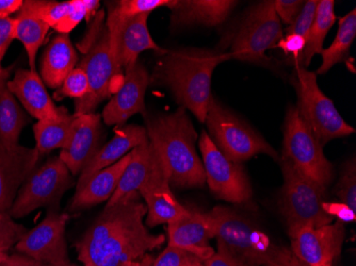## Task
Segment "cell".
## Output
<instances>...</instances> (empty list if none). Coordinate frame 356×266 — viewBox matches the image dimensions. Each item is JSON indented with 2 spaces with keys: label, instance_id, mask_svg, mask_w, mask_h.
<instances>
[{
  "label": "cell",
  "instance_id": "cell-50",
  "mask_svg": "<svg viewBox=\"0 0 356 266\" xmlns=\"http://www.w3.org/2000/svg\"><path fill=\"white\" fill-rule=\"evenodd\" d=\"M236 264H237V263H236ZM237 266H240L239 264H237Z\"/></svg>",
  "mask_w": 356,
  "mask_h": 266
},
{
  "label": "cell",
  "instance_id": "cell-31",
  "mask_svg": "<svg viewBox=\"0 0 356 266\" xmlns=\"http://www.w3.org/2000/svg\"><path fill=\"white\" fill-rule=\"evenodd\" d=\"M355 37L356 10L353 9L338 22L337 35L331 46L322 51V63L316 74H327L336 64L345 61L349 56Z\"/></svg>",
  "mask_w": 356,
  "mask_h": 266
},
{
  "label": "cell",
  "instance_id": "cell-14",
  "mask_svg": "<svg viewBox=\"0 0 356 266\" xmlns=\"http://www.w3.org/2000/svg\"><path fill=\"white\" fill-rule=\"evenodd\" d=\"M345 235V225L341 221L318 228L304 226L289 232L290 249L306 265L333 263L341 256Z\"/></svg>",
  "mask_w": 356,
  "mask_h": 266
},
{
  "label": "cell",
  "instance_id": "cell-27",
  "mask_svg": "<svg viewBox=\"0 0 356 266\" xmlns=\"http://www.w3.org/2000/svg\"><path fill=\"white\" fill-rule=\"evenodd\" d=\"M158 163V157L149 141L141 144L131 151V162L124 171L119 185L107 201V207L115 205L124 196L138 192L151 176Z\"/></svg>",
  "mask_w": 356,
  "mask_h": 266
},
{
  "label": "cell",
  "instance_id": "cell-3",
  "mask_svg": "<svg viewBox=\"0 0 356 266\" xmlns=\"http://www.w3.org/2000/svg\"><path fill=\"white\" fill-rule=\"evenodd\" d=\"M145 129L170 185L190 189L205 185L203 162L197 153V133L187 110L171 113H147Z\"/></svg>",
  "mask_w": 356,
  "mask_h": 266
},
{
  "label": "cell",
  "instance_id": "cell-34",
  "mask_svg": "<svg viewBox=\"0 0 356 266\" xmlns=\"http://www.w3.org/2000/svg\"><path fill=\"white\" fill-rule=\"evenodd\" d=\"M90 87L87 75L85 71L80 67H76L65 78L61 87L55 92L54 97L57 101L63 99L64 97L74 98V99H81L89 94Z\"/></svg>",
  "mask_w": 356,
  "mask_h": 266
},
{
  "label": "cell",
  "instance_id": "cell-29",
  "mask_svg": "<svg viewBox=\"0 0 356 266\" xmlns=\"http://www.w3.org/2000/svg\"><path fill=\"white\" fill-rule=\"evenodd\" d=\"M75 114H67L59 119H43L33 125L35 149L40 157L69 143L73 133Z\"/></svg>",
  "mask_w": 356,
  "mask_h": 266
},
{
  "label": "cell",
  "instance_id": "cell-35",
  "mask_svg": "<svg viewBox=\"0 0 356 266\" xmlns=\"http://www.w3.org/2000/svg\"><path fill=\"white\" fill-rule=\"evenodd\" d=\"M27 232V228L15 223L9 214L0 215V251L7 253Z\"/></svg>",
  "mask_w": 356,
  "mask_h": 266
},
{
  "label": "cell",
  "instance_id": "cell-41",
  "mask_svg": "<svg viewBox=\"0 0 356 266\" xmlns=\"http://www.w3.org/2000/svg\"><path fill=\"white\" fill-rule=\"evenodd\" d=\"M0 266H46L35 259L23 255V253H16L9 256Z\"/></svg>",
  "mask_w": 356,
  "mask_h": 266
},
{
  "label": "cell",
  "instance_id": "cell-39",
  "mask_svg": "<svg viewBox=\"0 0 356 266\" xmlns=\"http://www.w3.org/2000/svg\"><path fill=\"white\" fill-rule=\"evenodd\" d=\"M16 19H0V62L3 61L8 48L15 40Z\"/></svg>",
  "mask_w": 356,
  "mask_h": 266
},
{
  "label": "cell",
  "instance_id": "cell-12",
  "mask_svg": "<svg viewBox=\"0 0 356 266\" xmlns=\"http://www.w3.org/2000/svg\"><path fill=\"white\" fill-rule=\"evenodd\" d=\"M206 183L218 198L236 205L249 203L252 188L239 163L225 157L203 130L199 139Z\"/></svg>",
  "mask_w": 356,
  "mask_h": 266
},
{
  "label": "cell",
  "instance_id": "cell-10",
  "mask_svg": "<svg viewBox=\"0 0 356 266\" xmlns=\"http://www.w3.org/2000/svg\"><path fill=\"white\" fill-rule=\"evenodd\" d=\"M74 185V176L62 160L49 158L24 182L10 210V216L22 219L45 206L57 210L62 196Z\"/></svg>",
  "mask_w": 356,
  "mask_h": 266
},
{
  "label": "cell",
  "instance_id": "cell-45",
  "mask_svg": "<svg viewBox=\"0 0 356 266\" xmlns=\"http://www.w3.org/2000/svg\"><path fill=\"white\" fill-rule=\"evenodd\" d=\"M271 266H309L306 265L304 262H302L301 260L298 259L295 255L293 257L289 258V259L286 260V261L281 262V263L274 264V265Z\"/></svg>",
  "mask_w": 356,
  "mask_h": 266
},
{
  "label": "cell",
  "instance_id": "cell-8",
  "mask_svg": "<svg viewBox=\"0 0 356 266\" xmlns=\"http://www.w3.org/2000/svg\"><path fill=\"white\" fill-rule=\"evenodd\" d=\"M279 162L284 179L280 210L288 232L304 226L318 228L333 223V217L323 210L327 190L302 176L286 160L280 158Z\"/></svg>",
  "mask_w": 356,
  "mask_h": 266
},
{
  "label": "cell",
  "instance_id": "cell-6",
  "mask_svg": "<svg viewBox=\"0 0 356 266\" xmlns=\"http://www.w3.org/2000/svg\"><path fill=\"white\" fill-rule=\"evenodd\" d=\"M293 85L298 96L296 107L322 147L332 140L355 132L353 127L346 123L333 101L320 89L317 74L295 64Z\"/></svg>",
  "mask_w": 356,
  "mask_h": 266
},
{
  "label": "cell",
  "instance_id": "cell-43",
  "mask_svg": "<svg viewBox=\"0 0 356 266\" xmlns=\"http://www.w3.org/2000/svg\"><path fill=\"white\" fill-rule=\"evenodd\" d=\"M204 266H237L232 258L221 251H216L211 257L203 262Z\"/></svg>",
  "mask_w": 356,
  "mask_h": 266
},
{
  "label": "cell",
  "instance_id": "cell-7",
  "mask_svg": "<svg viewBox=\"0 0 356 266\" xmlns=\"http://www.w3.org/2000/svg\"><path fill=\"white\" fill-rule=\"evenodd\" d=\"M208 135L225 157L236 163L247 161L256 155L269 156L279 161V153L255 130L211 98L205 121Z\"/></svg>",
  "mask_w": 356,
  "mask_h": 266
},
{
  "label": "cell",
  "instance_id": "cell-37",
  "mask_svg": "<svg viewBox=\"0 0 356 266\" xmlns=\"http://www.w3.org/2000/svg\"><path fill=\"white\" fill-rule=\"evenodd\" d=\"M319 0L305 1L303 9L300 12L296 21L286 30V35H295L307 40L309 30L313 25Z\"/></svg>",
  "mask_w": 356,
  "mask_h": 266
},
{
  "label": "cell",
  "instance_id": "cell-17",
  "mask_svg": "<svg viewBox=\"0 0 356 266\" xmlns=\"http://www.w3.org/2000/svg\"><path fill=\"white\" fill-rule=\"evenodd\" d=\"M99 0H70V1H47L27 0L24 1L22 13L47 24L59 35H69L83 19L89 21L97 14Z\"/></svg>",
  "mask_w": 356,
  "mask_h": 266
},
{
  "label": "cell",
  "instance_id": "cell-11",
  "mask_svg": "<svg viewBox=\"0 0 356 266\" xmlns=\"http://www.w3.org/2000/svg\"><path fill=\"white\" fill-rule=\"evenodd\" d=\"M78 67L87 75L90 92L85 97L75 101V114L94 113L99 103L111 98L120 89L124 79V75L118 73L112 59L106 26L89 44Z\"/></svg>",
  "mask_w": 356,
  "mask_h": 266
},
{
  "label": "cell",
  "instance_id": "cell-23",
  "mask_svg": "<svg viewBox=\"0 0 356 266\" xmlns=\"http://www.w3.org/2000/svg\"><path fill=\"white\" fill-rule=\"evenodd\" d=\"M238 1L234 0H176L171 10V28L203 25L216 27L229 19Z\"/></svg>",
  "mask_w": 356,
  "mask_h": 266
},
{
  "label": "cell",
  "instance_id": "cell-13",
  "mask_svg": "<svg viewBox=\"0 0 356 266\" xmlns=\"http://www.w3.org/2000/svg\"><path fill=\"white\" fill-rule=\"evenodd\" d=\"M69 219V213L51 210L37 227L28 230L21 241L14 246L16 253L28 256L44 265L69 262L65 240V227Z\"/></svg>",
  "mask_w": 356,
  "mask_h": 266
},
{
  "label": "cell",
  "instance_id": "cell-18",
  "mask_svg": "<svg viewBox=\"0 0 356 266\" xmlns=\"http://www.w3.org/2000/svg\"><path fill=\"white\" fill-rule=\"evenodd\" d=\"M169 246L181 248L206 261L216 253L209 245L215 238V228L208 212L189 208L187 214L168 224Z\"/></svg>",
  "mask_w": 356,
  "mask_h": 266
},
{
  "label": "cell",
  "instance_id": "cell-36",
  "mask_svg": "<svg viewBox=\"0 0 356 266\" xmlns=\"http://www.w3.org/2000/svg\"><path fill=\"white\" fill-rule=\"evenodd\" d=\"M203 261L181 248L168 245L154 262L153 266H202Z\"/></svg>",
  "mask_w": 356,
  "mask_h": 266
},
{
  "label": "cell",
  "instance_id": "cell-9",
  "mask_svg": "<svg viewBox=\"0 0 356 266\" xmlns=\"http://www.w3.org/2000/svg\"><path fill=\"white\" fill-rule=\"evenodd\" d=\"M284 38L282 23L271 0L253 6L239 24L232 39V59L270 65L272 60L266 51L277 47Z\"/></svg>",
  "mask_w": 356,
  "mask_h": 266
},
{
  "label": "cell",
  "instance_id": "cell-4",
  "mask_svg": "<svg viewBox=\"0 0 356 266\" xmlns=\"http://www.w3.org/2000/svg\"><path fill=\"white\" fill-rule=\"evenodd\" d=\"M218 241V251L225 253L240 266H271L295 253L277 245L265 232L235 210L218 206L208 212Z\"/></svg>",
  "mask_w": 356,
  "mask_h": 266
},
{
  "label": "cell",
  "instance_id": "cell-33",
  "mask_svg": "<svg viewBox=\"0 0 356 266\" xmlns=\"http://www.w3.org/2000/svg\"><path fill=\"white\" fill-rule=\"evenodd\" d=\"M341 203L356 213V162L355 158L348 160L343 165L341 178L335 188Z\"/></svg>",
  "mask_w": 356,
  "mask_h": 266
},
{
  "label": "cell",
  "instance_id": "cell-25",
  "mask_svg": "<svg viewBox=\"0 0 356 266\" xmlns=\"http://www.w3.org/2000/svg\"><path fill=\"white\" fill-rule=\"evenodd\" d=\"M149 14H140L129 19L124 25L117 47V62L122 71H126L137 63L140 53L145 51H155L160 56L165 53V49L158 46L147 27Z\"/></svg>",
  "mask_w": 356,
  "mask_h": 266
},
{
  "label": "cell",
  "instance_id": "cell-2",
  "mask_svg": "<svg viewBox=\"0 0 356 266\" xmlns=\"http://www.w3.org/2000/svg\"><path fill=\"white\" fill-rule=\"evenodd\" d=\"M231 59L229 53L201 48L167 51L156 65L151 83L167 88L179 107L189 110L200 123L205 124L213 98V72L219 64Z\"/></svg>",
  "mask_w": 356,
  "mask_h": 266
},
{
  "label": "cell",
  "instance_id": "cell-28",
  "mask_svg": "<svg viewBox=\"0 0 356 266\" xmlns=\"http://www.w3.org/2000/svg\"><path fill=\"white\" fill-rule=\"evenodd\" d=\"M13 69L14 65L8 73L0 77V143L8 148H15L19 145L22 130L30 123L27 114L8 88V81Z\"/></svg>",
  "mask_w": 356,
  "mask_h": 266
},
{
  "label": "cell",
  "instance_id": "cell-44",
  "mask_svg": "<svg viewBox=\"0 0 356 266\" xmlns=\"http://www.w3.org/2000/svg\"><path fill=\"white\" fill-rule=\"evenodd\" d=\"M155 259L156 257L149 255V253H147V255L143 256V257L140 258V259L126 262V263L122 264L121 266H153Z\"/></svg>",
  "mask_w": 356,
  "mask_h": 266
},
{
  "label": "cell",
  "instance_id": "cell-32",
  "mask_svg": "<svg viewBox=\"0 0 356 266\" xmlns=\"http://www.w3.org/2000/svg\"><path fill=\"white\" fill-rule=\"evenodd\" d=\"M16 19L15 39L19 40L28 56L30 69L35 72V58L49 31V26L40 19L19 12Z\"/></svg>",
  "mask_w": 356,
  "mask_h": 266
},
{
  "label": "cell",
  "instance_id": "cell-16",
  "mask_svg": "<svg viewBox=\"0 0 356 266\" xmlns=\"http://www.w3.org/2000/svg\"><path fill=\"white\" fill-rule=\"evenodd\" d=\"M40 159L35 148H8L0 143V215L9 214L19 189L37 169Z\"/></svg>",
  "mask_w": 356,
  "mask_h": 266
},
{
  "label": "cell",
  "instance_id": "cell-38",
  "mask_svg": "<svg viewBox=\"0 0 356 266\" xmlns=\"http://www.w3.org/2000/svg\"><path fill=\"white\" fill-rule=\"evenodd\" d=\"M274 10L280 21L290 26L297 19L305 1L302 0H274Z\"/></svg>",
  "mask_w": 356,
  "mask_h": 266
},
{
  "label": "cell",
  "instance_id": "cell-1",
  "mask_svg": "<svg viewBox=\"0 0 356 266\" xmlns=\"http://www.w3.org/2000/svg\"><path fill=\"white\" fill-rule=\"evenodd\" d=\"M147 206L139 192L106 206L101 215L75 243L78 260L83 266H121L140 259L165 242V235H153L144 217Z\"/></svg>",
  "mask_w": 356,
  "mask_h": 266
},
{
  "label": "cell",
  "instance_id": "cell-22",
  "mask_svg": "<svg viewBox=\"0 0 356 266\" xmlns=\"http://www.w3.org/2000/svg\"><path fill=\"white\" fill-rule=\"evenodd\" d=\"M149 141L145 127L139 125H123L115 128V137L96 151L89 163L80 173L76 191L81 189L90 178L131 153L134 148Z\"/></svg>",
  "mask_w": 356,
  "mask_h": 266
},
{
  "label": "cell",
  "instance_id": "cell-42",
  "mask_svg": "<svg viewBox=\"0 0 356 266\" xmlns=\"http://www.w3.org/2000/svg\"><path fill=\"white\" fill-rule=\"evenodd\" d=\"M23 0H0V19H9L12 14L21 11Z\"/></svg>",
  "mask_w": 356,
  "mask_h": 266
},
{
  "label": "cell",
  "instance_id": "cell-24",
  "mask_svg": "<svg viewBox=\"0 0 356 266\" xmlns=\"http://www.w3.org/2000/svg\"><path fill=\"white\" fill-rule=\"evenodd\" d=\"M131 159V151L117 163L94 174L81 189L76 191L71 203L67 206L69 214L90 209L93 206L109 201L117 190L120 179Z\"/></svg>",
  "mask_w": 356,
  "mask_h": 266
},
{
  "label": "cell",
  "instance_id": "cell-19",
  "mask_svg": "<svg viewBox=\"0 0 356 266\" xmlns=\"http://www.w3.org/2000/svg\"><path fill=\"white\" fill-rule=\"evenodd\" d=\"M138 192L147 206V227L172 223L189 211V208L181 205L171 191V185L159 159L151 176Z\"/></svg>",
  "mask_w": 356,
  "mask_h": 266
},
{
  "label": "cell",
  "instance_id": "cell-46",
  "mask_svg": "<svg viewBox=\"0 0 356 266\" xmlns=\"http://www.w3.org/2000/svg\"><path fill=\"white\" fill-rule=\"evenodd\" d=\"M12 66H10V67H6L5 69V67H3V66H1V62H0V77H1V76L3 75H5L6 73H8V72H9L10 69H12Z\"/></svg>",
  "mask_w": 356,
  "mask_h": 266
},
{
  "label": "cell",
  "instance_id": "cell-20",
  "mask_svg": "<svg viewBox=\"0 0 356 266\" xmlns=\"http://www.w3.org/2000/svg\"><path fill=\"white\" fill-rule=\"evenodd\" d=\"M75 114V113H74ZM104 129L99 114H75L73 133L61 149L59 158L72 175H80L90 160L101 148Z\"/></svg>",
  "mask_w": 356,
  "mask_h": 266
},
{
  "label": "cell",
  "instance_id": "cell-51",
  "mask_svg": "<svg viewBox=\"0 0 356 266\" xmlns=\"http://www.w3.org/2000/svg\"><path fill=\"white\" fill-rule=\"evenodd\" d=\"M202 266H204V265H202Z\"/></svg>",
  "mask_w": 356,
  "mask_h": 266
},
{
  "label": "cell",
  "instance_id": "cell-26",
  "mask_svg": "<svg viewBox=\"0 0 356 266\" xmlns=\"http://www.w3.org/2000/svg\"><path fill=\"white\" fill-rule=\"evenodd\" d=\"M78 55L69 35H58L46 46L41 58V77L49 89L58 90L77 65Z\"/></svg>",
  "mask_w": 356,
  "mask_h": 266
},
{
  "label": "cell",
  "instance_id": "cell-5",
  "mask_svg": "<svg viewBox=\"0 0 356 266\" xmlns=\"http://www.w3.org/2000/svg\"><path fill=\"white\" fill-rule=\"evenodd\" d=\"M282 159L302 176L327 190L334 179V166L325 157L321 144L302 119L296 106H289L283 127Z\"/></svg>",
  "mask_w": 356,
  "mask_h": 266
},
{
  "label": "cell",
  "instance_id": "cell-40",
  "mask_svg": "<svg viewBox=\"0 0 356 266\" xmlns=\"http://www.w3.org/2000/svg\"><path fill=\"white\" fill-rule=\"evenodd\" d=\"M323 210L330 216H332L333 219L337 217L338 221L343 222V223L355 221V212L352 211L348 206L343 205V203H327V201H325L323 203Z\"/></svg>",
  "mask_w": 356,
  "mask_h": 266
},
{
  "label": "cell",
  "instance_id": "cell-15",
  "mask_svg": "<svg viewBox=\"0 0 356 266\" xmlns=\"http://www.w3.org/2000/svg\"><path fill=\"white\" fill-rule=\"evenodd\" d=\"M123 83L110 98L104 108L102 119L108 126H123L131 116L147 113L145 93L151 85V75L145 66L138 60L135 65L126 69Z\"/></svg>",
  "mask_w": 356,
  "mask_h": 266
},
{
  "label": "cell",
  "instance_id": "cell-49",
  "mask_svg": "<svg viewBox=\"0 0 356 266\" xmlns=\"http://www.w3.org/2000/svg\"><path fill=\"white\" fill-rule=\"evenodd\" d=\"M321 266H333V263L323 264V265H321Z\"/></svg>",
  "mask_w": 356,
  "mask_h": 266
},
{
  "label": "cell",
  "instance_id": "cell-48",
  "mask_svg": "<svg viewBox=\"0 0 356 266\" xmlns=\"http://www.w3.org/2000/svg\"><path fill=\"white\" fill-rule=\"evenodd\" d=\"M46 266H78L76 264L71 263V262H64V263L55 264V265H46Z\"/></svg>",
  "mask_w": 356,
  "mask_h": 266
},
{
  "label": "cell",
  "instance_id": "cell-30",
  "mask_svg": "<svg viewBox=\"0 0 356 266\" xmlns=\"http://www.w3.org/2000/svg\"><path fill=\"white\" fill-rule=\"evenodd\" d=\"M335 1L321 0L318 3L317 11L313 25L306 40L305 48L302 53L300 65L307 69L311 65L314 56L321 55L323 43L331 28L336 22Z\"/></svg>",
  "mask_w": 356,
  "mask_h": 266
},
{
  "label": "cell",
  "instance_id": "cell-47",
  "mask_svg": "<svg viewBox=\"0 0 356 266\" xmlns=\"http://www.w3.org/2000/svg\"><path fill=\"white\" fill-rule=\"evenodd\" d=\"M8 257L9 255L6 251H0V263H3Z\"/></svg>",
  "mask_w": 356,
  "mask_h": 266
},
{
  "label": "cell",
  "instance_id": "cell-21",
  "mask_svg": "<svg viewBox=\"0 0 356 266\" xmlns=\"http://www.w3.org/2000/svg\"><path fill=\"white\" fill-rule=\"evenodd\" d=\"M8 88L26 111L38 121L59 119L70 114L65 108L55 105L37 72L17 69L13 79L8 81Z\"/></svg>",
  "mask_w": 356,
  "mask_h": 266
}]
</instances>
